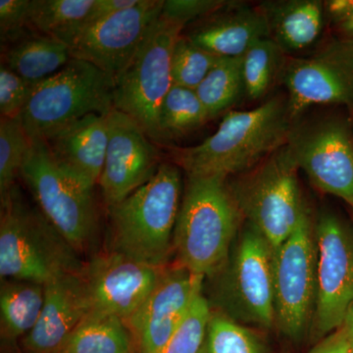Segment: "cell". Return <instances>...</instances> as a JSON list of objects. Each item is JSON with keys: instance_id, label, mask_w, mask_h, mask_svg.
<instances>
[{"instance_id": "cell-16", "label": "cell", "mask_w": 353, "mask_h": 353, "mask_svg": "<svg viewBox=\"0 0 353 353\" xmlns=\"http://www.w3.org/2000/svg\"><path fill=\"white\" fill-rule=\"evenodd\" d=\"M163 268L112 250L90 259L80 273L90 313L115 316L126 324L154 289Z\"/></svg>"}, {"instance_id": "cell-14", "label": "cell", "mask_w": 353, "mask_h": 353, "mask_svg": "<svg viewBox=\"0 0 353 353\" xmlns=\"http://www.w3.org/2000/svg\"><path fill=\"white\" fill-rule=\"evenodd\" d=\"M203 282L176 263L162 269L154 289L126 322L137 353H157L169 343L202 294Z\"/></svg>"}, {"instance_id": "cell-9", "label": "cell", "mask_w": 353, "mask_h": 353, "mask_svg": "<svg viewBox=\"0 0 353 353\" xmlns=\"http://www.w3.org/2000/svg\"><path fill=\"white\" fill-rule=\"evenodd\" d=\"M226 265L215 275L218 310L236 321L263 329L275 326L273 248L250 224Z\"/></svg>"}, {"instance_id": "cell-38", "label": "cell", "mask_w": 353, "mask_h": 353, "mask_svg": "<svg viewBox=\"0 0 353 353\" xmlns=\"http://www.w3.org/2000/svg\"><path fill=\"white\" fill-rule=\"evenodd\" d=\"M324 8L331 20L341 25L353 15V0H331L324 2Z\"/></svg>"}, {"instance_id": "cell-21", "label": "cell", "mask_w": 353, "mask_h": 353, "mask_svg": "<svg viewBox=\"0 0 353 353\" xmlns=\"http://www.w3.org/2000/svg\"><path fill=\"white\" fill-rule=\"evenodd\" d=\"M268 21L270 38L284 53L305 50L317 41L324 24V2L284 0L260 6Z\"/></svg>"}, {"instance_id": "cell-10", "label": "cell", "mask_w": 353, "mask_h": 353, "mask_svg": "<svg viewBox=\"0 0 353 353\" xmlns=\"http://www.w3.org/2000/svg\"><path fill=\"white\" fill-rule=\"evenodd\" d=\"M273 276L275 325L288 338L299 340L316 303L314 225L305 208L292 234L273 250Z\"/></svg>"}, {"instance_id": "cell-3", "label": "cell", "mask_w": 353, "mask_h": 353, "mask_svg": "<svg viewBox=\"0 0 353 353\" xmlns=\"http://www.w3.org/2000/svg\"><path fill=\"white\" fill-rule=\"evenodd\" d=\"M182 203V176L162 163L145 185L109 209L111 248L143 263L163 268L173 252V236Z\"/></svg>"}, {"instance_id": "cell-12", "label": "cell", "mask_w": 353, "mask_h": 353, "mask_svg": "<svg viewBox=\"0 0 353 353\" xmlns=\"http://www.w3.org/2000/svg\"><path fill=\"white\" fill-rule=\"evenodd\" d=\"M288 146L318 190L353 208V132L347 122L326 118L292 125Z\"/></svg>"}, {"instance_id": "cell-34", "label": "cell", "mask_w": 353, "mask_h": 353, "mask_svg": "<svg viewBox=\"0 0 353 353\" xmlns=\"http://www.w3.org/2000/svg\"><path fill=\"white\" fill-rule=\"evenodd\" d=\"M227 6L222 0H167L164 1L161 17L183 26L192 21L217 12Z\"/></svg>"}, {"instance_id": "cell-6", "label": "cell", "mask_w": 353, "mask_h": 353, "mask_svg": "<svg viewBox=\"0 0 353 353\" xmlns=\"http://www.w3.org/2000/svg\"><path fill=\"white\" fill-rule=\"evenodd\" d=\"M299 170L287 143L230 185L243 218L273 250L292 234L305 208Z\"/></svg>"}, {"instance_id": "cell-27", "label": "cell", "mask_w": 353, "mask_h": 353, "mask_svg": "<svg viewBox=\"0 0 353 353\" xmlns=\"http://www.w3.org/2000/svg\"><path fill=\"white\" fill-rule=\"evenodd\" d=\"M208 120L210 117L196 90L173 85L160 108L159 129L162 141L196 131Z\"/></svg>"}, {"instance_id": "cell-37", "label": "cell", "mask_w": 353, "mask_h": 353, "mask_svg": "<svg viewBox=\"0 0 353 353\" xmlns=\"http://www.w3.org/2000/svg\"><path fill=\"white\" fill-rule=\"evenodd\" d=\"M350 343L343 327L325 336L307 353H347Z\"/></svg>"}, {"instance_id": "cell-23", "label": "cell", "mask_w": 353, "mask_h": 353, "mask_svg": "<svg viewBox=\"0 0 353 353\" xmlns=\"http://www.w3.org/2000/svg\"><path fill=\"white\" fill-rule=\"evenodd\" d=\"M44 285L28 281L2 280L0 289V329L2 338H24L39 321L43 310Z\"/></svg>"}, {"instance_id": "cell-2", "label": "cell", "mask_w": 353, "mask_h": 353, "mask_svg": "<svg viewBox=\"0 0 353 353\" xmlns=\"http://www.w3.org/2000/svg\"><path fill=\"white\" fill-rule=\"evenodd\" d=\"M243 219L226 179L188 176L174 231L176 263L214 277L226 265Z\"/></svg>"}, {"instance_id": "cell-31", "label": "cell", "mask_w": 353, "mask_h": 353, "mask_svg": "<svg viewBox=\"0 0 353 353\" xmlns=\"http://www.w3.org/2000/svg\"><path fill=\"white\" fill-rule=\"evenodd\" d=\"M220 57L199 48L187 37H180L172 54L173 85L196 90L217 63Z\"/></svg>"}, {"instance_id": "cell-11", "label": "cell", "mask_w": 353, "mask_h": 353, "mask_svg": "<svg viewBox=\"0 0 353 353\" xmlns=\"http://www.w3.org/2000/svg\"><path fill=\"white\" fill-rule=\"evenodd\" d=\"M316 303L313 326L319 336L340 329L353 301V230L332 212L314 225Z\"/></svg>"}, {"instance_id": "cell-18", "label": "cell", "mask_w": 353, "mask_h": 353, "mask_svg": "<svg viewBox=\"0 0 353 353\" xmlns=\"http://www.w3.org/2000/svg\"><path fill=\"white\" fill-rule=\"evenodd\" d=\"M46 299L36 326L22 339L27 353H61L70 336L90 313L80 273L44 285Z\"/></svg>"}, {"instance_id": "cell-1", "label": "cell", "mask_w": 353, "mask_h": 353, "mask_svg": "<svg viewBox=\"0 0 353 353\" xmlns=\"http://www.w3.org/2000/svg\"><path fill=\"white\" fill-rule=\"evenodd\" d=\"M292 122L287 101L269 99L259 108L230 111L217 131L196 146L176 148V163L188 176L243 174L287 145Z\"/></svg>"}, {"instance_id": "cell-39", "label": "cell", "mask_w": 353, "mask_h": 353, "mask_svg": "<svg viewBox=\"0 0 353 353\" xmlns=\"http://www.w3.org/2000/svg\"><path fill=\"white\" fill-rule=\"evenodd\" d=\"M343 330L350 341V345L353 347V301L350 304L345 312V318H343V325H341Z\"/></svg>"}, {"instance_id": "cell-20", "label": "cell", "mask_w": 353, "mask_h": 353, "mask_svg": "<svg viewBox=\"0 0 353 353\" xmlns=\"http://www.w3.org/2000/svg\"><path fill=\"white\" fill-rule=\"evenodd\" d=\"M187 38L218 57H240L260 39L270 38V30L261 7H238L199 26Z\"/></svg>"}, {"instance_id": "cell-7", "label": "cell", "mask_w": 353, "mask_h": 353, "mask_svg": "<svg viewBox=\"0 0 353 353\" xmlns=\"http://www.w3.org/2000/svg\"><path fill=\"white\" fill-rule=\"evenodd\" d=\"M30 139L21 176L51 225L77 252H88L99 228L94 190L58 166L43 139Z\"/></svg>"}, {"instance_id": "cell-5", "label": "cell", "mask_w": 353, "mask_h": 353, "mask_svg": "<svg viewBox=\"0 0 353 353\" xmlns=\"http://www.w3.org/2000/svg\"><path fill=\"white\" fill-rule=\"evenodd\" d=\"M113 108V77L72 58L57 74L34 85L20 118L30 139H44L85 116L108 115Z\"/></svg>"}, {"instance_id": "cell-8", "label": "cell", "mask_w": 353, "mask_h": 353, "mask_svg": "<svg viewBox=\"0 0 353 353\" xmlns=\"http://www.w3.org/2000/svg\"><path fill=\"white\" fill-rule=\"evenodd\" d=\"M183 28L160 16L129 63L114 79V108L130 116L157 141H162L160 108L173 87L172 54Z\"/></svg>"}, {"instance_id": "cell-41", "label": "cell", "mask_w": 353, "mask_h": 353, "mask_svg": "<svg viewBox=\"0 0 353 353\" xmlns=\"http://www.w3.org/2000/svg\"><path fill=\"white\" fill-rule=\"evenodd\" d=\"M347 353H353V347H350V350H348Z\"/></svg>"}, {"instance_id": "cell-4", "label": "cell", "mask_w": 353, "mask_h": 353, "mask_svg": "<svg viewBox=\"0 0 353 353\" xmlns=\"http://www.w3.org/2000/svg\"><path fill=\"white\" fill-rule=\"evenodd\" d=\"M39 208H32L14 187L1 201L0 276L1 280L46 285L83 264Z\"/></svg>"}, {"instance_id": "cell-36", "label": "cell", "mask_w": 353, "mask_h": 353, "mask_svg": "<svg viewBox=\"0 0 353 353\" xmlns=\"http://www.w3.org/2000/svg\"><path fill=\"white\" fill-rule=\"evenodd\" d=\"M139 0H94V6H92V10L88 14V19L82 28L97 22V21L110 17L120 11L126 10L130 7L136 6Z\"/></svg>"}, {"instance_id": "cell-25", "label": "cell", "mask_w": 353, "mask_h": 353, "mask_svg": "<svg viewBox=\"0 0 353 353\" xmlns=\"http://www.w3.org/2000/svg\"><path fill=\"white\" fill-rule=\"evenodd\" d=\"M94 0H31L28 26L66 44L85 25Z\"/></svg>"}, {"instance_id": "cell-40", "label": "cell", "mask_w": 353, "mask_h": 353, "mask_svg": "<svg viewBox=\"0 0 353 353\" xmlns=\"http://www.w3.org/2000/svg\"><path fill=\"white\" fill-rule=\"evenodd\" d=\"M341 30L353 39V15L341 24Z\"/></svg>"}, {"instance_id": "cell-35", "label": "cell", "mask_w": 353, "mask_h": 353, "mask_svg": "<svg viewBox=\"0 0 353 353\" xmlns=\"http://www.w3.org/2000/svg\"><path fill=\"white\" fill-rule=\"evenodd\" d=\"M30 4L31 0H0V34L2 43L18 41L25 28H29Z\"/></svg>"}, {"instance_id": "cell-29", "label": "cell", "mask_w": 353, "mask_h": 353, "mask_svg": "<svg viewBox=\"0 0 353 353\" xmlns=\"http://www.w3.org/2000/svg\"><path fill=\"white\" fill-rule=\"evenodd\" d=\"M284 51L271 38L260 39L243 57L245 92L250 99H259L269 92L281 70Z\"/></svg>"}, {"instance_id": "cell-30", "label": "cell", "mask_w": 353, "mask_h": 353, "mask_svg": "<svg viewBox=\"0 0 353 353\" xmlns=\"http://www.w3.org/2000/svg\"><path fill=\"white\" fill-rule=\"evenodd\" d=\"M30 139L20 116L0 120V199H4L21 176Z\"/></svg>"}, {"instance_id": "cell-32", "label": "cell", "mask_w": 353, "mask_h": 353, "mask_svg": "<svg viewBox=\"0 0 353 353\" xmlns=\"http://www.w3.org/2000/svg\"><path fill=\"white\" fill-rule=\"evenodd\" d=\"M210 314L208 299L201 294L194 301L180 328L169 343L157 353H199Z\"/></svg>"}, {"instance_id": "cell-26", "label": "cell", "mask_w": 353, "mask_h": 353, "mask_svg": "<svg viewBox=\"0 0 353 353\" xmlns=\"http://www.w3.org/2000/svg\"><path fill=\"white\" fill-rule=\"evenodd\" d=\"M196 92L210 119L231 108L245 92L243 57H220Z\"/></svg>"}, {"instance_id": "cell-33", "label": "cell", "mask_w": 353, "mask_h": 353, "mask_svg": "<svg viewBox=\"0 0 353 353\" xmlns=\"http://www.w3.org/2000/svg\"><path fill=\"white\" fill-rule=\"evenodd\" d=\"M34 85L21 78L4 64L0 67V113L1 117L21 115L34 92Z\"/></svg>"}, {"instance_id": "cell-28", "label": "cell", "mask_w": 353, "mask_h": 353, "mask_svg": "<svg viewBox=\"0 0 353 353\" xmlns=\"http://www.w3.org/2000/svg\"><path fill=\"white\" fill-rule=\"evenodd\" d=\"M199 353H268L261 338L219 310H211Z\"/></svg>"}, {"instance_id": "cell-22", "label": "cell", "mask_w": 353, "mask_h": 353, "mask_svg": "<svg viewBox=\"0 0 353 353\" xmlns=\"http://www.w3.org/2000/svg\"><path fill=\"white\" fill-rule=\"evenodd\" d=\"M72 59L68 46L52 37H26L11 43L4 65L32 85L57 74ZM3 64V63H2Z\"/></svg>"}, {"instance_id": "cell-24", "label": "cell", "mask_w": 353, "mask_h": 353, "mask_svg": "<svg viewBox=\"0 0 353 353\" xmlns=\"http://www.w3.org/2000/svg\"><path fill=\"white\" fill-rule=\"evenodd\" d=\"M61 353H136V347L124 321L115 316L90 312Z\"/></svg>"}, {"instance_id": "cell-19", "label": "cell", "mask_w": 353, "mask_h": 353, "mask_svg": "<svg viewBox=\"0 0 353 353\" xmlns=\"http://www.w3.org/2000/svg\"><path fill=\"white\" fill-rule=\"evenodd\" d=\"M43 139L58 166L83 187L94 190L105 161L108 115L90 114Z\"/></svg>"}, {"instance_id": "cell-15", "label": "cell", "mask_w": 353, "mask_h": 353, "mask_svg": "<svg viewBox=\"0 0 353 353\" xmlns=\"http://www.w3.org/2000/svg\"><path fill=\"white\" fill-rule=\"evenodd\" d=\"M283 78L292 123L318 104L353 109V44L334 43L312 57L294 58L285 62Z\"/></svg>"}, {"instance_id": "cell-13", "label": "cell", "mask_w": 353, "mask_h": 353, "mask_svg": "<svg viewBox=\"0 0 353 353\" xmlns=\"http://www.w3.org/2000/svg\"><path fill=\"white\" fill-rule=\"evenodd\" d=\"M163 0L136 6L79 30L67 41L72 58L94 65L115 79L161 16Z\"/></svg>"}, {"instance_id": "cell-17", "label": "cell", "mask_w": 353, "mask_h": 353, "mask_svg": "<svg viewBox=\"0 0 353 353\" xmlns=\"http://www.w3.org/2000/svg\"><path fill=\"white\" fill-rule=\"evenodd\" d=\"M108 121V150L99 185L110 209L145 185L161 163L157 148L136 121L115 108Z\"/></svg>"}]
</instances>
